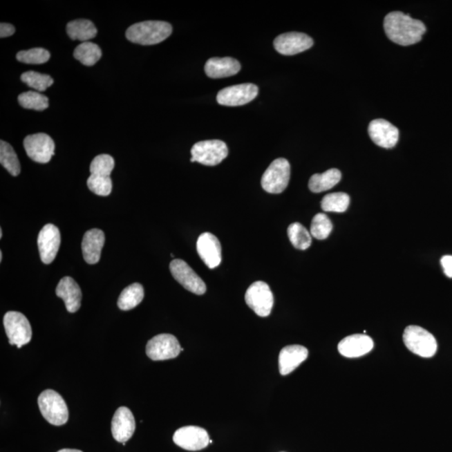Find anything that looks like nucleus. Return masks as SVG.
Returning a JSON list of instances; mask_svg holds the SVG:
<instances>
[{
  "label": "nucleus",
  "instance_id": "obj_1",
  "mask_svg": "<svg viewBox=\"0 0 452 452\" xmlns=\"http://www.w3.org/2000/svg\"><path fill=\"white\" fill-rule=\"evenodd\" d=\"M384 31L388 39L399 46H411L422 39L426 27L418 19L400 11H394L386 15L384 22Z\"/></svg>",
  "mask_w": 452,
  "mask_h": 452
},
{
  "label": "nucleus",
  "instance_id": "obj_2",
  "mask_svg": "<svg viewBox=\"0 0 452 452\" xmlns=\"http://www.w3.org/2000/svg\"><path fill=\"white\" fill-rule=\"evenodd\" d=\"M172 26L164 21H144L134 23L126 31L129 41L142 46L160 44L170 37Z\"/></svg>",
  "mask_w": 452,
  "mask_h": 452
},
{
  "label": "nucleus",
  "instance_id": "obj_3",
  "mask_svg": "<svg viewBox=\"0 0 452 452\" xmlns=\"http://www.w3.org/2000/svg\"><path fill=\"white\" fill-rule=\"evenodd\" d=\"M39 411L44 418L53 426L65 425L69 418L68 408L57 392L46 390L38 398Z\"/></svg>",
  "mask_w": 452,
  "mask_h": 452
},
{
  "label": "nucleus",
  "instance_id": "obj_4",
  "mask_svg": "<svg viewBox=\"0 0 452 452\" xmlns=\"http://www.w3.org/2000/svg\"><path fill=\"white\" fill-rule=\"evenodd\" d=\"M403 340L408 350L422 358H431L437 351L435 337L422 327L408 326L404 329Z\"/></svg>",
  "mask_w": 452,
  "mask_h": 452
},
{
  "label": "nucleus",
  "instance_id": "obj_5",
  "mask_svg": "<svg viewBox=\"0 0 452 452\" xmlns=\"http://www.w3.org/2000/svg\"><path fill=\"white\" fill-rule=\"evenodd\" d=\"M291 166L285 158H276L270 164L261 178V186L265 192L281 194L287 189L290 180Z\"/></svg>",
  "mask_w": 452,
  "mask_h": 452
},
{
  "label": "nucleus",
  "instance_id": "obj_6",
  "mask_svg": "<svg viewBox=\"0 0 452 452\" xmlns=\"http://www.w3.org/2000/svg\"><path fill=\"white\" fill-rule=\"evenodd\" d=\"M3 326L9 343L11 345H17L18 348L29 343L32 338V329L29 320L21 312L13 311L6 312L3 317Z\"/></svg>",
  "mask_w": 452,
  "mask_h": 452
},
{
  "label": "nucleus",
  "instance_id": "obj_7",
  "mask_svg": "<svg viewBox=\"0 0 452 452\" xmlns=\"http://www.w3.org/2000/svg\"><path fill=\"white\" fill-rule=\"evenodd\" d=\"M228 148L225 142L220 140H206L196 142L191 149L192 158L190 161L197 162L206 166H216L220 164L228 156Z\"/></svg>",
  "mask_w": 452,
  "mask_h": 452
},
{
  "label": "nucleus",
  "instance_id": "obj_8",
  "mask_svg": "<svg viewBox=\"0 0 452 452\" xmlns=\"http://www.w3.org/2000/svg\"><path fill=\"white\" fill-rule=\"evenodd\" d=\"M245 303L257 315L265 318L271 314L274 296L268 284L256 281L247 289L245 295Z\"/></svg>",
  "mask_w": 452,
  "mask_h": 452
},
{
  "label": "nucleus",
  "instance_id": "obj_9",
  "mask_svg": "<svg viewBox=\"0 0 452 452\" xmlns=\"http://www.w3.org/2000/svg\"><path fill=\"white\" fill-rule=\"evenodd\" d=\"M176 337L162 334L153 337L146 346V354L153 361L168 360L176 358L183 351Z\"/></svg>",
  "mask_w": 452,
  "mask_h": 452
},
{
  "label": "nucleus",
  "instance_id": "obj_10",
  "mask_svg": "<svg viewBox=\"0 0 452 452\" xmlns=\"http://www.w3.org/2000/svg\"><path fill=\"white\" fill-rule=\"evenodd\" d=\"M23 147L28 157L39 164H47L55 154V142L46 133L29 135L23 140Z\"/></svg>",
  "mask_w": 452,
  "mask_h": 452
},
{
  "label": "nucleus",
  "instance_id": "obj_11",
  "mask_svg": "<svg viewBox=\"0 0 452 452\" xmlns=\"http://www.w3.org/2000/svg\"><path fill=\"white\" fill-rule=\"evenodd\" d=\"M259 89L252 83L225 87L217 94V102L226 106H238L247 104L258 95Z\"/></svg>",
  "mask_w": 452,
  "mask_h": 452
},
{
  "label": "nucleus",
  "instance_id": "obj_12",
  "mask_svg": "<svg viewBox=\"0 0 452 452\" xmlns=\"http://www.w3.org/2000/svg\"><path fill=\"white\" fill-rule=\"evenodd\" d=\"M170 272L178 283H180L190 292L196 295H203L206 292L204 281L194 272V270L185 261L176 259L169 265Z\"/></svg>",
  "mask_w": 452,
  "mask_h": 452
},
{
  "label": "nucleus",
  "instance_id": "obj_13",
  "mask_svg": "<svg viewBox=\"0 0 452 452\" xmlns=\"http://www.w3.org/2000/svg\"><path fill=\"white\" fill-rule=\"evenodd\" d=\"M173 442L178 446L187 451H200L209 446L210 442L208 432L199 426H184L176 431Z\"/></svg>",
  "mask_w": 452,
  "mask_h": 452
},
{
  "label": "nucleus",
  "instance_id": "obj_14",
  "mask_svg": "<svg viewBox=\"0 0 452 452\" xmlns=\"http://www.w3.org/2000/svg\"><path fill=\"white\" fill-rule=\"evenodd\" d=\"M61 245V233L57 226L47 224L38 236V248L43 263L50 264L57 256Z\"/></svg>",
  "mask_w": 452,
  "mask_h": 452
},
{
  "label": "nucleus",
  "instance_id": "obj_15",
  "mask_svg": "<svg viewBox=\"0 0 452 452\" xmlns=\"http://www.w3.org/2000/svg\"><path fill=\"white\" fill-rule=\"evenodd\" d=\"M313 39L309 35L299 32H289L275 39L274 47L277 53L284 55H294L310 49Z\"/></svg>",
  "mask_w": 452,
  "mask_h": 452
},
{
  "label": "nucleus",
  "instance_id": "obj_16",
  "mask_svg": "<svg viewBox=\"0 0 452 452\" xmlns=\"http://www.w3.org/2000/svg\"><path fill=\"white\" fill-rule=\"evenodd\" d=\"M368 134L376 145L392 149L399 140V129L384 119H375L368 125Z\"/></svg>",
  "mask_w": 452,
  "mask_h": 452
},
{
  "label": "nucleus",
  "instance_id": "obj_17",
  "mask_svg": "<svg viewBox=\"0 0 452 452\" xmlns=\"http://www.w3.org/2000/svg\"><path fill=\"white\" fill-rule=\"evenodd\" d=\"M197 252L209 269L219 267L221 263V245L216 236L209 232L202 234L197 241Z\"/></svg>",
  "mask_w": 452,
  "mask_h": 452
},
{
  "label": "nucleus",
  "instance_id": "obj_18",
  "mask_svg": "<svg viewBox=\"0 0 452 452\" xmlns=\"http://www.w3.org/2000/svg\"><path fill=\"white\" fill-rule=\"evenodd\" d=\"M135 429L136 423L132 411L125 406L118 408L112 420L113 438L117 442H126L132 438Z\"/></svg>",
  "mask_w": 452,
  "mask_h": 452
},
{
  "label": "nucleus",
  "instance_id": "obj_19",
  "mask_svg": "<svg viewBox=\"0 0 452 452\" xmlns=\"http://www.w3.org/2000/svg\"><path fill=\"white\" fill-rule=\"evenodd\" d=\"M374 348V341L366 335H352L340 341L338 350L346 358H359Z\"/></svg>",
  "mask_w": 452,
  "mask_h": 452
},
{
  "label": "nucleus",
  "instance_id": "obj_20",
  "mask_svg": "<svg viewBox=\"0 0 452 452\" xmlns=\"http://www.w3.org/2000/svg\"><path fill=\"white\" fill-rule=\"evenodd\" d=\"M57 296L64 301L66 310L70 313L77 312L82 304V290L79 285L70 276L59 281L55 290Z\"/></svg>",
  "mask_w": 452,
  "mask_h": 452
},
{
  "label": "nucleus",
  "instance_id": "obj_21",
  "mask_svg": "<svg viewBox=\"0 0 452 452\" xmlns=\"http://www.w3.org/2000/svg\"><path fill=\"white\" fill-rule=\"evenodd\" d=\"M104 244L105 235L101 229H93L86 232L83 236L82 249L83 257L87 263L94 265L100 261Z\"/></svg>",
  "mask_w": 452,
  "mask_h": 452
},
{
  "label": "nucleus",
  "instance_id": "obj_22",
  "mask_svg": "<svg viewBox=\"0 0 452 452\" xmlns=\"http://www.w3.org/2000/svg\"><path fill=\"white\" fill-rule=\"evenodd\" d=\"M308 350L301 345H289L281 350L279 355V370L281 375L294 371L308 359Z\"/></svg>",
  "mask_w": 452,
  "mask_h": 452
},
{
  "label": "nucleus",
  "instance_id": "obj_23",
  "mask_svg": "<svg viewBox=\"0 0 452 452\" xmlns=\"http://www.w3.org/2000/svg\"><path fill=\"white\" fill-rule=\"evenodd\" d=\"M241 66L237 59L232 57H214L205 63V71L213 79L232 77L239 73Z\"/></svg>",
  "mask_w": 452,
  "mask_h": 452
},
{
  "label": "nucleus",
  "instance_id": "obj_24",
  "mask_svg": "<svg viewBox=\"0 0 452 452\" xmlns=\"http://www.w3.org/2000/svg\"><path fill=\"white\" fill-rule=\"evenodd\" d=\"M342 178V173L337 169L327 170L323 173H316L309 180L308 187L313 193L327 191L338 185Z\"/></svg>",
  "mask_w": 452,
  "mask_h": 452
},
{
  "label": "nucleus",
  "instance_id": "obj_25",
  "mask_svg": "<svg viewBox=\"0 0 452 452\" xmlns=\"http://www.w3.org/2000/svg\"><path fill=\"white\" fill-rule=\"evenodd\" d=\"M66 32L73 41L87 42L97 35V29L88 19H75L67 23Z\"/></svg>",
  "mask_w": 452,
  "mask_h": 452
},
{
  "label": "nucleus",
  "instance_id": "obj_26",
  "mask_svg": "<svg viewBox=\"0 0 452 452\" xmlns=\"http://www.w3.org/2000/svg\"><path fill=\"white\" fill-rule=\"evenodd\" d=\"M144 297V289L140 283H133L122 292L117 301L121 310L129 311L141 303Z\"/></svg>",
  "mask_w": 452,
  "mask_h": 452
},
{
  "label": "nucleus",
  "instance_id": "obj_27",
  "mask_svg": "<svg viewBox=\"0 0 452 452\" xmlns=\"http://www.w3.org/2000/svg\"><path fill=\"white\" fill-rule=\"evenodd\" d=\"M74 57L78 59L82 64L92 66L96 64L102 57V50L97 44L93 42H83L74 50Z\"/></svg>",
  "mask_w": 452,
  "mask_h": 452
},
{
  "label": "nucleus",
  "instance_id": "obj_28",
  "mask_svg": "<svg viewBox=\"0 0 452 452\" xmlns=\"http://www.w3.org/2000/svg\"><path fill=\"white\" fill-rule=\"evenodd\" d=\"M0 162L11 176H18L21 173V164L17 154L13 147L3 140L0 142Z\"/></svg>",
  "mask_w": 452,
  "mask_h": 452
},
{
  "label": "nucleus",
  "instance_id": "obj_29",
  "mask_svg": "<svg viewBox=\"0 0 452 452\" xmlns=\"http://www.w3.org/2000/svg\"><path fill=\"white\" fill-rule=\"evenodd\" d=\"M350 198L346 193L337 192L328 194L321 202L323 211L343 213L350 206Z\"/></svg>",
  "mask_w": 452,
  "mask_h": 452
},
{
  "label": "nucleus",
  "instance_id": "obj_30",
  "mask_svg": "<svg viewBox=\"0 0 452 452\" xmlns=\"http://www.w3.org/2000/svg\"><path fill=\"white\" fill-rule=\"evenodd\" d=\"M289 240L293 247L301 251H305L310 247L312 235L304 226L300 223H293L288 229Z\"/></svg>",
  "mask_w": 452,
  "mask_h": 452
},
{
  "label": "nucleus",
  "instance_id": "obj_31",
  "mask_svg": "<svg viewBox=\"0 0 452 452\" xmlns=\"http://www.w3.org/2000/svg\"><path fill=\"white\" fill-rule=\"evenodd\" d=\"M18 101L19 105L26 109L44 111L49 108L48 97L39 93H23L19 95Z\"/></svg>",
  "mask_w": 452,
  "mask_h": 452
},
{
  "label": "nucleus",
  "instance_id": "obj_32",
  "mask_svg": "<svg viewBox=\"0 0 452 452\" xmlns=\"http://www.w3.org/2000/svg\"><path fill=\"white\" fill-rule=\"evenodd\" d=\"M21 81L28 86L39 92H45L47 88L53 85L54 80L49 75L35 73V71H26L21 75Z\"/></svg>",
  "mask_w": 452,
  "mask_h": 452
},
{
  "label": "nucleus",
  "instance_id": "obj_33",
  "mask_svg": "<svg viewBox=\"0 0 452 452\" xmlns=\"http://www.w3.org/2000/svg\"><path fill=\"white\" fill-rule=\"evenodd\" d=\"M332 231V223L330 219L323 213H319L313 217L310 233L317 240H325Z\"/></svg>",
  "mask_w": 452,
  "mask_h": 452
},
{
  "label": "nucleus",
  "instance_id": "obj_34",
  "mask_svg": "<svg viewBox=\"0 0 452 452\" xmlns=\"http://www.w3.org/2000/svg\"><path fill=\"white\" fill-rule=\"evenodd\" d=\"M50 54L48 50L43 48H34L21 50L17 55L19 62L25 64L41 65L49 61Z\"/></svg>",
  "mask_w": 452,
  "mask_h": 452
},
{
  "label": "nucleus",
  "instance_id": "obj_35",
  "mask_svg": "<svg viewBox=\"0 0 452 452\" xmlns=\"http://www.w3.org/2000/svg\"><path fill=\"white\" fill-rule=\"evenodd\" d=\"M87 186L91 191L100 196H108L112 192L113 182L109 176L91 174L87 180Z\"/></svg>",
  "mask_w": 452,
  "mask_h": 452
},
{
  "label": "nucleus",
  "instance_id": "obj_36",
  "mask_svg": "<svg viewBox=\"0 0 452 452\" xmlns=\"http://www.w3.org/2000/svg\"><path fill=\"white\" fill-rule=\"evenodd\" d=\"M115 166V161L109 154H101L94 158L90 165L91 174L96 176H109L112 173Z\"/></svg>",
  "mask_w": 452,
  "mask_h": 452
},
{
  "label": "nucleus",
  "instance_id": "obj_37",
  "mask_svg": "<svg viewBox=\"0 0 452 452\" xmlns=\"http://www.w3.org/2000/svg\"><path fill=\"white\" fill-rule=\"evenodd\" d=\"M441 263L446 276L452 279V256H443Z\"/></svg>",
  "mask_w": 452,
  "mask_h": 452
},
{
  "label": "nucleus",
  "instance_id": "obj_38",
  "mask_svg": "<svg viewBox=\"0 0 452 452\" xmlns=\"http://www.w3.org/2000/svg\"><path fill=\"white\" fill-rule=\"evenodd\" d=\"M15 32V28L10 23H1L0 25V37L6 38L11 37Z\"/></svg>",
  "mask_w": 452,
  "mask_h": 452
},
{
  "label": "nucleus",
  "instance_id": "obj_39",
  "mask_svg": "<svg viewBox=\"0 0 452 452\" xmlns=\"http://www.w3.org/2000/svg\"><path fill=\"white\" fill-rule=\"evenodd\" d=\"M57 452H82V451L79 450H74V449H62Z\"/></svg>",
  "mask_w": 452,
  "mask_h": 452
},
{
  "label": "nucleus",
  "instance_id": "obj_40",
  "mask_svg": "<svg viewBox=\"0 0 452 452\" xmlns=\"http://www.w3.org/2000/svg\"><path fill=\"white\" fill-rule=\"evenodd\" d=\"M3 260V252L2 251H0V261H2Z\"/></svg>",
  "mask_w": 452,
  "mask_h": 452
},
{
  "label": "nucleus",
  "instance_id": "obj_41",
  "mask_svg": "<svg viewBox=\"0 0 452 452\" xmlns=\"http://www.w3.org/2000/svg\"><path fill=\"white\" fill-rule=\"evenodd\" d=\"M2 237H3V231L2 229H0V238H1L2 239Z\"/></svg>",
  "mask_w": 452,
  "mask_h": 452
}]
</instances>
